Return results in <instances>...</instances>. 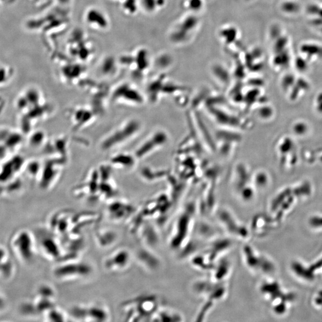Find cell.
Masks as SVG:
<instances>
[{
	"instance_id": "14",
	"label": "cell",
	"mask_w": 322,
	"mask_h": 322,
	"mask_svg": "<svg viewBox=\"0 0 322 322\" xmlns=\"http://www.w3.org/2000/svg\"><path fill=\"white\" fill-rule=\"evenodd\" d=\"M14 257L9 248L0 244V280L8 282L16 275V266Z\"/></svg>"
},
{
	"instance_id": "13",
	"label": "cell",
	"mask_w": 322,
	"mask_h": 322,
	"mask_svg": "<svg viewBox=\"0 0 322 322\" xmlns=\"http://www.w3.org/2000/svg\"><path fill=\"white\" fill-rule=\"evenodd\" d=\"M112 102L127 106H140L144 102L141 94L133 87L128 85H121L112 93Z\"/></svg>"
},
{
	"instance_id": "11",
	"label": "cell",
	"mask_w": 322,
	"mask_h": 322,
	"mask_svg": "<svg viewBox=\"0 0 322 322\" xmlns=\"http://www.w3.org/2000/svg\"><path fill=\"white\" fill-rule=\"evenodd\" d=\"M74 216L69 210L56 212L49 217L47 227L56 235L63 237L71 232Z\"/></svg>"
},
{
	"instance_id": "21",
	"label": "cell",
	"mask_w": 322,
	"mask_h": 322,
	"mask_svg": "<svg viewBox=\"0 0 322 322\" xmlns=\"http://www.w3.org/2000/svg\"><path fill=\"white\" fill-rule=\"evenodd\" d=\"M301 52L309 59L322 58V47L315 44H304L301 46Z\"/></svg>"
},
{
	"instance_id": "10",
	"label": "cell",
	"mask_w": 322,
	"mask_h": 322,
	"mask_svg": "<svg viewBox=\"0 0 322 322\" xmlns=\"http://www.w3.org/2000/svg\"><path fill=\"white\" fill-rule=\"evenodd\" d=\"M132 258L130 251L124 248H118L106 257L103 261V267L109 272H123L128 269Z\"/></svg>"
},
{
	"instance_id": "18",
	"label": "cell",
	"mask_w": 322,
	"mask_h": 322,
	"mask_svg": "<svg viewBox=\"0 0 322 322\" xmlns=\"http://www.w3.org/2000/svg\"><path fill=\"white\" fill-rule=\"evenodd\" d=\"M117 234L113 230L100 229L95 233V240L97 245L102 248L112 247L117 240Z\"/></svg>"
},
{
	"instance_id": "23",
	"label": "cell",
	"mask_w": 322,
	"mask_h": 322,
	"mask_svg": "<svg viewBox=\"0 0 322 322\" xmlns=\"http://www.w3.org/2000/svg\"><path fill=\"white\" fill-rule=\"evenodd\" d=\"M14 76L12 67L6 64H0V87H4L9 84Z\"/></svg>"
},
{
	"instance_id": "7",
	"label": "cell",
	"mask_w": 322,
	"mask_h": 322,
	"mask_svg": "<svg viewBox=\"0 0 322 322\" xmlns=\"http://www.w3.org/2000/svg\"><path fill=\"white\" fill-rule=\"evenodd\" d=\"M69 317L76 321L107 322L110 321V310L105 304L93 303L82 304L71 307Z\"/></svg>"
},
{
	"instance_id": "29",
	"label": "cell",
	"mask_w": 322,
	"mask_h": 322,
	"mask_svg": "<svg viewBox=\"0 0 322 322\" xmlns=\"http://www.w3.org/2000/svg\"><path fill=\"white\" fill-rule=\"evenodd\" d=\"M5 105V103L4 99L2 98L1 97H0V114H1L2 112H3Z\"/></svg>"
},
{
	"instance_id": "9",
	"label": "cell",
	"mask_w": 322,
	"mask_h": 322,
	"mask_svg": "<svg viewBox=\"0 0 322 322\" xmlns=\"http://www.w3.org/2000/svg\"><path fill=\"white\" fill-rule=\"evenodd\" d=\"M66 161L65 159L53 157L47 159L43 164L42 170L37 180L40 189L47 191L54 187L60 178Z\"/></svg>"
},
{
	"instance_id": "6",
	"label": "cell",
	"mask_w": 322,
	"mask_h": 322,
	"mask_svg": "<svg viewBox=\"0 0 322 322\" xmlns=\"http://www.w3.org/2000/svg\"><path fill=\"white\" fill-rule=\"evenodd\" d=\"M152 296L140 297L126 301L122 308L126 321H139L143 319L155 315L156 301Z\"/></svg>"
},
{
	"instance_id": "27",
	"label": "cell",
	"mask_w": 322,
	"mask_h": 322,
	"mask_svg": "<svg viewBox=\"0 0 322 322\" xmlns=\"http://www.w3.org/2000/svg\"><path fill=\"white\" fill-rule=\"evenodd\" d=\"M7 299L2 289L0 288V313L3 312L7 307Z\"/></svg>"
},
{
	"instance_id": "15",
	"label": "cell",
	"mask_w": 322,
	"mask_h": 322,
	"mask_svg": "<svg viewBox=\"0 0 322 322\" xmlns=\"http://www.w3.org/2000/svg\"><path fill=\"white\" fill-rule=\"evenodd\" d=\"M69 114L75 129H79L89 126L96 117V113L94 109L85 106H78L71 109Z\"/></svg>"
},
{
	"instance_id": "8",
	"label": "cell",
	"mask_w": 322,
	"mask_h": 322,
	"mask_svg": "<svg viewBox=\"0 0 322 322\" xmlns=\"http://www.w3.org/2000/svg\"><path fill=\"white\" fill-rule=\"evenodd\" d=\"M36 236L38 252L50 261H60L63 251L60 240L54 233L47 228L38 229L34 232Z\"/></svg>"
},
{
	"instance_id": "16",
	"label": "cell",
	"mask_w": 322,
	"mask_h": 322,
	"mask_svg": "<svg viewBox=\"0 0 322 322\" xmlns=\"http://www.w3.org/2000/svg\"><path fill=\"white\" fill-rule=\"evenodd\" d=\"M138 159L134 154L128 152L115 153L109 159V165L112 168L120 170H130L137 164Z\"/></svg>"
},
{
	"instance_id": "22",
	"label": "cell",
	"mask_w": 322,
	"mask_h": 322,
	"mask_svg": "<svg viewBox=\"0 0 322 322\" xmlns=\"http://www.w3.org/2000/svg\"><path fill=\"white\" fill-rule=\"evenodd\" d=\"M29 134L28 143L32 148H38L43 145H45L47 140L46 134L43 131H32Z\"/></svg>"
},
{
	"instance_id": "19",
	"label": "cell",
	"mask_w": 322,
	"mask_h": 322,
	"mask_svg": "<svg viewBox=\"0 0 322 322\" xmlns=\"http://www.w3.org/2000/svg\"><path fill=\"white\" fill-rule=\"evenodd\" d=\"M69 315L55 305L44 313L43 318L46 322H66L68 321Z\"/></svg>"
},
{
	"instance_id": "12",
	"label": "cell",
	"mask_w": 322,
	"mask_h": 322,
	"mask_svg": "<svg viewBox=\"0 0 322 322\" xmlns=\"http://www.w3.org/2000/svg\"><path fill=\"white\" fill-rule=\"evenodd\" d=\"M109 201L111 202L107 206L106 213L109 219L114 222L122 223L127 219H130L136 212L131 203L125 200L113 199Z\"/></svg>"
},
{
	"instance_id": "3",
	"label": "cell",
	"mask_w": 322,
	"mask_h": 322,
	"mask_svg": "<svg viewBox=\"0 0 322 322\" xmlns=\"http://www.w3.org/2000/svg\"><path fill=\"white\" fill-rule=\"evenodd\" d=\"M141 128L140 121L134 118L123 121L102 138L100 143V149L102 151H110L119 148L137 137Z\"/></svg>"
},
{
	"instance_id": "4",
	"label": "cell",
	"mask_w": 322,
	"mask_h": 322,
	"mask_svg": "<svg viewBox=\"0 0 322 322\" xmlns=\"http://www.w3.org/2000/svg\"><path fill=\"white\" fill-rule=\"evenodd\" d=\"M93 272L92 265L79 258L59 261L53 268V277L59 281L67 282L86 278Z\"/></svg>"
},
{
	"instance_id": "24",
	"label": "cell",
	"mask_w": 322,
	"mask_h": 322,
	"mask_svg": "<svg viewBox=\"0 0 322 322\" xmlns=\"http://www.w3.org/2000/svg\"><path fill=\"white\" fill-rule=\"evenodd\" d=\"M286 51L287 50L277 53L275 57H274L273 59L274 65L275 64L276 66L279 67H285L288 65L289 61H290V56Z\"/></svg>"
},
{
	"instance_id": "25",
	"label": "cell",
	"mask_w": 322,
	"mask_h": 322,
	"mask_svg": "<svg viewBox=\"0 0 322 322\" xmlns=\"http://www.w3.org/2000/svg\"><path fill=\"white\" fill-rule=\"evenodd\" d=\"M184 7L192 12H197L202 10L203 7V0H185Z\"/></svg>"
},
{
	"instance_id": "17",
	"label": "cell",
	"mask_w": 322,
	"mask_h": 322,
	"mask_svg": "<svg viewBox=\"0 0 322 322\" xmlns=\"http://www.w3.org/2000/svg\"><path fill=\"white\" fill-rule=\"evenodd\" d=\"M161 135L158 132H155L144 140L138 146L134 152V155L138 159H143L149 156L153 152H155L159 147H161L162 142L160 141Z\"/></svg>"
},
{
	"instance_id": "2",
	"label": "cell",
	"mask_w": 322,
	"mask_h": 322,
	"mask_svg": "<svg viewBox=\"0 0 322 322\" xmlns=\"http://www.w3.org/2000/svg\"><path fill=\"white\" fill-rule=\"evenodd\" d=\"M8 246L14 258L25 265L33 263L39 254L36 236L28 229H20L14 232L10 236Z\"/></svg>"
},
{
	"instance_id": "28",
	"label": "cell",
	"mask_w": 322,
	"mask_h": 322,
	"mask_svg": "<svg viewBox=\"0 0 322 322\" xmlns=\"http://www.w3.org/2000/svg\"><path fill=\"white\" fill-rule=\"evenodd\" d=\"M295 66L300 71H304L307 68V64L305 59L301 57H298L295 59Z\"/></svg>"
},
{
	"instance_id": "5",
	"label": "cell",
	"mask_w": 322,
	"mask_h": 322,
	"mask_svg": "<svg viewBox=\"0 0 322 322\" xmlns=\"http://www.w3.org/2000/svg\"><path fill=\"white\" fill-rule=\"evenodd\" d=\"M56 292L51 285H41L32 299L21 306V312L26 316H43L47 310L56 305Z\"/></svg>"
},
{
	"instance_id": "1",
	"label": "cell",
	"mask_w": 322,
	"mask_h": 322,
	"mask_svg": "<svg viewBox=\"0 0 322 322\" xmlns=\"http://www.w3.org/2000/svg\"><path fill=\"white\" fill-rule=\"evenodd\" d=\"M0 165V197L17 195L22 192L23 183L19 175L23 171L26 161L22 156L13 155Z\"/></svg>"
},
{
	"instance_id": "20",
	"label": "cell",
	"mask_w": 322,
	"mask_h": 322,
	"mask_svg": "<svg viewBox=\"0 0 322 322\" xmlns=\"http://www.w3.org/2000/svg\"><path fill=\"white\" fill-rule=\"evenodd\" d=\"M43 164L37 160L26 161L23 171L27 174L28 176L32 179L38 180L39 179Z\"/></svg>"
},
{
	"instance_id": "26",
	"label": "cell",
	"mask_w": 322,
	"mask_h": 322,
	"mask_svg": "<svg viewBox=\"0 0 322 322\" xmlns=\"http://www.w3.org/2000/svg\"><path fill=\"white\" fill-rule=\"evenodd\" d=\"M299 8V5L295 2H285L282 5V10L289 14L297 13Z\"/></svg>"
}]
</instances>
